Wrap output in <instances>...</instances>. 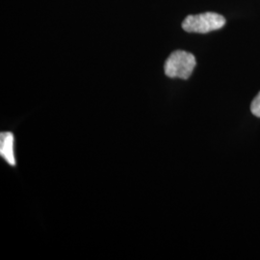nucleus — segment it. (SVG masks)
I'll list each match as a JSON object with an SVG mask.
<instances>
[{
  "label": "nucleus",
  "instance_id": "obj_1",
  "mask_svg": "<svg viewBox=\"0 0 260 260\" xmlns=\"http://www.w3.org/2000/svg\"><path fill=\"white\" fill-rule=\"evenodd\" d=\"M197 65L195 56L184 50H176L168 57L164 72L168 77L188 79Z\"/></svg>",
  "mask_w": 260,
  "mask_h": 260
},
{
  "label": "nucleus",
  "instance_id": "obj_2",
  "mask_svg": "<svg viewBox=\"0 0 260 260\" xmlns=\"http://www.w3.org/2000/svg\"><path fill=\"white\" fill-rule=\"evenodd\" d=\"M225 24V19L223 16L206 12L199 15H190L182 22V28L189 33L205 34L214 30H218Z\"/></svg>",
  "mask_w": 260,
  "mask_h": 260
},
{
  "label": "nucleus",
  "instance_id": "obj_3",
  "mask_svg": "<svg viewBox=\"0 0 260 260\" xmlns=\"http://www.w3.org/2000/svg\"><path fill=\"white\" fill-rule=\"evenodd\" d=\"M0 155L11 166L16 165L14 153V135L12 132H2L0 134Z\"/></svg>",
  "mask_w": 260,
  "mask_h": 260
},
{
  "label": "nucleus",
  "instance_id": "obj_4",
  "mask_svg": "<svg viewBox=\"0 0 260 260\" xmlns=\"http://www.w3.org/2000/svg\"><path fill=\"white\" fill-rule=\"evenodd\" d=\"M251 113L255 116L260 118V92L253 99L251 104Z\"/></svg>",
  "mask_w": 260,
  "mask_h": 260
}]
</instances>
